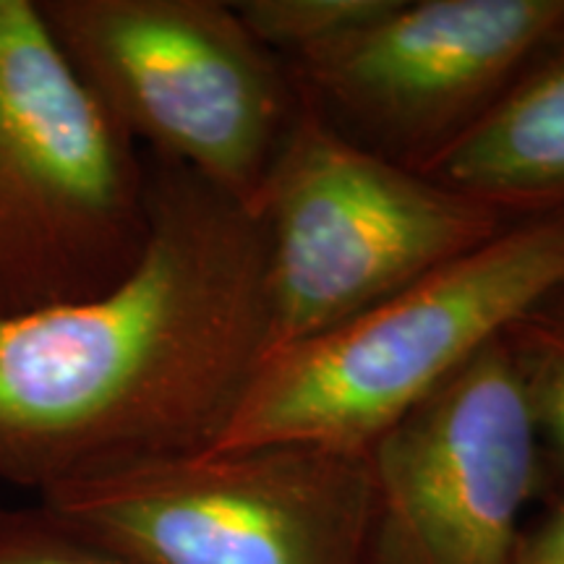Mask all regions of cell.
<instances>
[{"label":"cell","instance_id":"cell-1","mask_svg":"<svg viewBox=\"0 0 564 564\" xmlns=\"http://www.w3.org/2000/svg\"><path fill=\"white\" fill-rule=\"evenodd\" d=\"M150 232L97 299L0 319V481L37 491L215 447L267 356V232L147 158Z\"/></svg>","mask_w":564,"mask_h":564},{"label":"cell","instance_id":"cell-2","mask_svg":"<svg viewBox=\"0 0 564 564\" xmlns=\"http://www.w3.org/2000/svg\"><path fill=\"white\" fill-rule=\"evenodd\" d=\"M564 285V212L497 236L327 333L264 356L207 453L308 444L369 455L415 405Z\"/></svg>","mask_w":564,"mask_h":564},{"label":"cell","instance_id":"cell-3","mask_svg":"<svg viewBox=\"0 0 564 564\" xmlns=\"http://www.w3.org/2000/svg\"><path fill=\"white\" fill-rule=\"evenodd\" d=\"M150 232V165L55 45L0 0V319L116 288Z\"/></svg>","mask_w":564,"mask_h":564},{"label":"cell","instance_id":"cell-4","mask_svg":"<svg viewBox=\"0 0 564 564\" xmlns=\"http://www.w3.org/2000/svg\"><path fill=\"white\" fill-rule=\"evenodd\" d=\"M257 215L267 232V356L348 322L510 223L358 144L301 95Z\"/></svg>","mask_w":564,"mask_h":564},{"label":"cell","instance_id":"cell-5","mask_svg":"<svg viewBox=\"0 0 564 564\" xmlns=\"http://www.w3.org/2000/svg\"><path fill=\"white\" fill-rule=\"evenodd\" d=\"M63 58L150 150L257 212L299 110L291 70L223 0H34Z\"/></svg>","mask_w":564,"mask_h":564},{"label":"cell","instance_id":"cell-6","mask_svg":"<svg viewBox=\"0 0 564 564\" xmlns=\"http://www.w3.org/2000/svg\"><path fill=\"white\" fill-rule=\"evenodd\" d=\"M139 564H371L369 455L308 444L131 465L40 497Z\"/></svg>","mask_w":564,"mask_h":564},{"label":"cell","instance_id":"cell-7","mask_svg":"<svg viewBox=\"0 0 564 564\" xmlns=\"http://www.w3.org/2000/svg\"><path fill=\"white\" fill-rule=\"evenodd\" d=\"M369 463L371 564H510L549 476L505 340L394 423Z\"/></svg>","mask_w":564,"mask_h":564},{"label":"cell","instance_id":"cell-8","mask_svg":"<svg viewBox=\"0 0 564 564\" xmlns=\"http://www.w3.org/2000/svg\"><path fill=\"white\" fill-rule=\"evenodd\" d=\"M562 32L564 0H392L371 24L288 70L343 133L421 167Z\"/></svg>","mask_w":564,"mask_h":564},{"label":"cell","instance_id":"cell-9","mask_svg":"<svg viewBox=\"0 0 564 564\" xmlns=\"http://www.w3.org/2000/svg\"><path fill=\"white\" fill-rule=\"evenodd\" d=\"M415 171L507 220L564 212V32L468 131Z\"/></svg>","mask_w":564,"mask_h":564},{"label":"cell","instance_id":"cell-10","mask_svg":"<svg viewBox=\"0 0 564 564\" xmlns=\"http://www.w3.org/2000/svg\"><path fill=\"white\" fill-rule=\"evenodd\" d=\"M502 340L539 429L546 476L564 481V285L514 319Z\"/></svg>","mask_w":564,"mask_h":564},{"label":"cell","instance_id":"cell-11","mask_svg":"<svg viewBox=\"0 0 564 564\" xmlns=\"http://www.w3.org/2000/svg\"><path fill=\"white\" fill-rule=\"evenodd\" d=\"M390 6L392 0H238L232 9L259 45L293 66L329 51Z\"/></svg>","mask_w":564,"mask_h":564},{"label":"cell","instance_id":"cell-12","mask_svg":"<svg viewBox=\"0 0 564 564\" xmlns=\"http://www.w3.org/2000/svg\"><path fill=\"white\" fill-rule=\"evenodd\" d=\"M0 564H139L63 523L45 505L0 507Z\"/></svg>","mask_w":564,"mask_h":564},{"label":"cell","instance_id":"cell-13","mask_svg":"<svg viewBox=\"0 0 564 564\" xmlns=\"http://www.w3.org/2000/svg\"><path fill=\"white\" fill-rule=\"evenodd\" d=\"M510 564H564V491L528 520Z\"/></svg>","mask_w":564,"mask_h":564}]
</instances>
